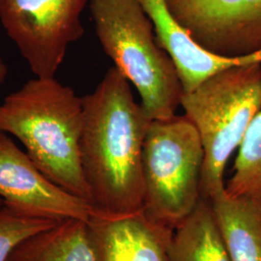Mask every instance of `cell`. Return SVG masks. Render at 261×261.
<instances>
[{"label": "cell", "instance_id": "6da1fadb", "mask_svg": "<svg viewBox=\"0 0 261 261\" xmlns=\"http://www.w3.org/2000/svg\"><path fill=\"white\" fill-rule=\"evenodd\" d=\"M83 103L81 160L94 208L115 215L140 210L144 202L142 151L152 120L115 67Z\"/></svg>", "mask_w": 261, "mask_h": 261}, {"label": "cell", "instance_id": "7a4b0ae2", "mask_svg": "<svg viewBox=\"0 0 261 261\" xmlns=\"http://www.w3.org/2000/svg\"><path fill=\"white\" fill-rule=\"evenodd\" d=\"M83 125V98L55 76L29 80L0 103V133L18 139L57 185L91 202L81 160Z\"/></svg>", "mask_w": 261, "mask_h": 261}, {"label": "cell", "instance_id": "3957f363", "mask_svg": "<svg viewBox=\"0 0 261 261\" xmlns=\"http://www.w3.org/2000/svg\"><path fill=\"white\" fill-rule=\"evenodd\" d=\"M97 37L114 67L135 85L151 120L175 115L184 88L177 68L160 47L154 27L137 0H90Z\"/></svg>", "mask_w": 261, "mask_h": 261}, {"label": "cell", "instance_id": "277c9868", "mask_svg": "<svg viewBox=\"0 0 261 261\" xmlns=\"http://www.w3.org/2000/svg\"><path fill=\"white\" fill-rule=\"evenodd\" d=\"M180 106L196 127L204 151L201 197L214 201L225 193L224 169L261 111V63L232 66L206 79Z\"/></svg>", "mask_w": 261, "mask_h": 261}, {"label": "cell", "instance_id": "5b68a950", "mask_svg": "<svg viewBox=\"0 0 261 261\" xmlns=\"http://www.w3.org/2000/svg\"><path fill=\"white\" fill-rule=\"evenodd\" d=\"M204 151L185 115L152 120L142 151L145 213L174 228L201 199Z\"/></svg>", "mask_w": 261, "mask_h": 261}, {"label": "cell", "instance_id": "8992f818", "mask_svg": "<svg viewBox=\"0 0 261 261\" xmlns=\"http://www.w3.org/2000/svg\"><path fill=\"white\" fill-rule=\"evenodd\" d=\"M90 0H0V21L36 76H55L68 47L84 36Z\"/></svg>", "mask_w": 261, "mask_h": 261}, {"label": "cell", "instance_id": "52a82bcc", "mask_svg": "<svg viewBox=\"0 0 261 261\" xmlns=\"http://www.w3.org/2000/svg\"><path fill=\"white\" fill-rule=\"evenodd\" d=\"M178 23L206 51L261 58V0H166Z\"/></svg>", "mask_w": 261, "mask_h": 261}, {"label": "cell", "instance_id": "ba28073f", "mask_svg": "<svg viewBox=\"0 0 261 261\" xmlns=\"http://www.w3.org/2000/svg\"><path fill=\"white\" fill-rule=\"evenodd\" d=\"M0 198L20 215L60 222H87L93 214L90 201L75 196L46 176L8 135L0 133Z\"/></svg>", "mask_w": 261, "mask_h": 261}, {"label": "cell", "instance_id": "9c48e42d", "mask_svg": "<svg viewBox=\"0 0 261 261\" xmlns=\"http://www.w3.org/2000/svg\"><path fill=\"white\" fill-rule=\"evenodd\" d=\"M87 225L96 261H169L174 228L152 219L143 208L119 215L94 208Z\"/></svg>", "mask_w": 261, "mask_h": 261}, {"label": "cell", "instance_id": "30bf717a", "mask_svg": "<svg viewBox=\"0 0 261 261\" xmlns=\"http://www.w3.org/2000/svg\"><path fill=\"white\" fill-rule=\"evenodd\" d=\"M151 19L159 46L177 68L184 92L194 90L209 76L232 66L259 62L256 56L226 58L199 47L173 18L166 0H137Z\"/></svg>", "mask_w": 261, "mask_h": 261}, {"label": "cell", "instance_id": "8fae6325", "mask_svg": "<svg viewBox=\"0 0 261 261\" xmlns=\"http://www.w3.org/2000/svg\"><path fill=\"white\" fill-rule=\"evenodd\" d=\"M211 204L229 261H261V199L224 193Z\"/></svg>", "mask_w": 261, "mask_h": 261}, {"label": "cell", "instance_id": "7c38bea8", "mask_svg": "<svg viewBox=\"0 0 261 261\" xmlns=\"http://www.w3.org/2000/svg\"><path fill=\"white\" fill-rule=\"evenodd\" d=\"M7 261H96L87 222H57L19 242Z\"/></svg>", "mask_w": 261, "mask_h": 261}, {"label": "cell", "instance_id": "4fadbf2b", "mask_svg": "<svg viewBox=\"0 0 261 261\" xmlns=\"http://www.w3.org/2000/svg\"><path fill=\"white\" fill-rule=\"evenodd\" d=\"M169 261H229L209 200L201 197L195 210L174 227Z\"/></svg>", "mask_w": 261, "mask_h": 261}, {"label": "cell", "instance_id": "5bb4252c", "mask_svg": "<svg viewBox=\"0 0 261 261\" xmlns=\"http://www.w3.org/2000/svg\"><path fill=\"white\" fill-rule=\"evenodd\" d=\"M225 194L261 199V111L253 117L238 148Z\"/></svg>", "mask_w": 261, "mask_h": 261}, {"label": "cell", "instance_id": "9a60e30c", "mask_svg": "<svg viewBox=\"0 0 261 261\" xmlns=\"http://www.w3.org/2000/svg\"><path fill=\"white\" fill-rule=\"evenodd\" d=\"M56 223L19 214L3 204L0 207V261H7L10 252L19 242Z\"/></svg>", "mask_w": 261, "mask_h": 261}, {"label": "cell", "instance_id": "2e32d148", "mask_svg": "<svg viewBox=\"0 0 261 261\" xmlns=\"http://www.w3.org/2000/svg\"><path fill=\"white\" fill-rule=\"evenodd\" d=\"M8 75V68L7 65L3 62V60L0 58V85L4 83L6 76Z\"/></svg>", "mask_w": 261, "mask_h": 261}, {"label": "cell", "instance_id": "e0dca14e", "mask_svg": "<svg viewBox=\"0 0 261 261\" xmlns=\"http://www.w3.org/2000/svg\"><path fill=\"white\" fill-rule=\"evenodd\" d=\"M2 205H3V201H2V199L0 198V207H1Z\"/></svg>", "mask_w": 261, "mask_h": 261}]
</instances>
